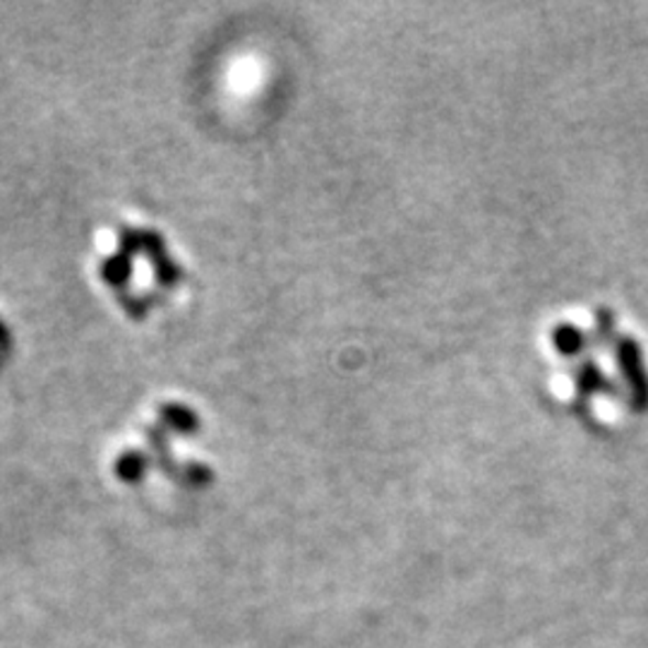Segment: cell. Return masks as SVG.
Listing matches in <instances>:
<instances>
[{"instance_id": "obj_1", "label": "cell", "mask_w": 648, "mask_h": 648, "mask_svg": "<svg viewBox=\"0 0 648 648\" xmlns=\"http://www.w3.org/2000/svg\"><path fill=\"white\" fill-rule=\"evenodd\" d=\"M617 363H619V370H623L625 382L629 387L634 411H646L648 408V375H646V367H644L637 341L629 339V337L617 341Z\"/></svg>"}, {"instance_id": "obj_2", "label": "cell", "mask_w": 648, "mask_h": 648, "mask_svg": "<svg viewBox=\"0 0 648 648\" xmlns=\"http://www.w3.org/2000/svg\"><path fill=\"white\" fill-rule=\"evenodd\" d=\"M576 387H579V399L581 402H586L589 396L596 394V392H615V387L611 385V380H607L601 373V367L593 361L581 363L579 377H576Z\"/></svg>"}, {"instance_id": "obj_3", "label": "cell", "mask_w": 648, "mask_h": 648, "mask_svg": "<svg viewBox=\"0 0 648 648\" xmlns=\"http://www.w3.org/2000/svg\"><path fill=\"white\" fill-rule=\"evenodd\" d=\"M552 341H554V349H558L562 355H579L586 349L589 337L572 325H560L552 332Z\"/></svg>"}, {"instance_id": "obj_4", "label": "cell", "mask_w": 648, "mask_h": 648, "mask_svg": "<svg viewBox=\"0 0 648 648\" xmlns=\"http://www.w3.org/2000/svg\"><path fill=\"white\" fill-rule=\"evenodd\" d=\"M164 418L168 420V426L176 428L178 432H195L197 430V416L185 406H166Z\"/></svg>"}, {"instance_id": "obj_5", "label": "cell", "mask_w": 648, "mask_h": 648, "mask_svg": "<svg viewBox=\"0 0 648 648\" xmlns=\"http://www.w3.org/2000/svg\"><path fill=\"white\" fill-rule=\"evenodd\" d=\"M615 322H613V312L611 310H598V325H596V334H593V341L601 343V347H607L613 341L615 332Z\"/></svg>"}]
</instances>
